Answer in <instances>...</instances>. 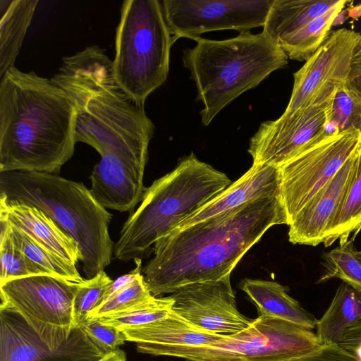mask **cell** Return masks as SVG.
I'll return each instance as SVG.
<instances>
[{
	"instance_id": "cell-26",
	"label": "cell",
	"mask_w": 361,
	"mask_h": 361,
	"mask_svg": "<svg viewBox=\"0 0 361 361\" xmlns=\"http://www.w3.org/2000/svg\"><path fill=\"white\" fill-rule=\"evenodd\" d=\"M361 228V147L353 178L323 242L329 247L337 240H348L350 234Z\"/></svg>"
},
{
	"instance_id": "cell-10",
	"label": "cell",
	"mask_w": 361,
	"mask_h": 361,
	"mask_svg": "<svg viewBox=\"0 0 361 361\" xmlns=\"http://www.w3.org/2000/svg\"><path fill=\"white\" fill-rule=\"evenodd\" d=\"M338 87L328 86L307 106L262 123L250 140L252 164L279 167L314 140L331 135L326 126Z\"/></svg>"
},
{
	"instance_id": "cell-37",
	"label": "cell",
	"mask_w": 361,
	"mask_h": 361,
	"mask_svg": "<svg viewBox=\"0 0 361 361\" xmlns=\"http://www.w3.org/2000/svg\"><path fill=\"white\" fill-rule=\"evenodd\" d=\"M347 81L361 92V49L353 59Z\"/></svg>"
},
{
	"instance_id": "cell-39",
	"label": "cell",
	"mask_w": 361,
	"mask_h": 361,
	"mask_svg": "<svg viewBox=\"0 0 361 361\" xmlns=\"http://www.w3.org/2000/svg\"><path fill=\"white\" fill-rule=\"evenodd\" d=\"M347 351L352 354L357 361H361V342L358 343Z\"/></svg>"
},
{
	"instance_id": "cell-20",
	"label": "cell",
	"mask_w": 361,
	"mask_h": 361,
	"mask_svg": "<svg viewBox=\"0 0 361 361\" xmlns=\"http://www.w3.org/2000/svg\"><path fill=\"white\" fill-rule=\"evenodd\" d=\"M0 217L67 262L75 265L82 260L78 243L37 207L0 196Z\"/></svg>"
},
{
	"instance_id": "cell-4",
	"label": "cell",
	"mask_w": 361,
	"mask_h": 361,
	"mask_svg": "<svg viewBox=\"0 0 361 361\" xmlns=\"http://www.w3.org/2000/svg\"><path fill=\"white\" fill-rule=\"evenodd\" d=\"M0 196L37 207L75 240L87 279L110 264L115 244L109 232L112 214L82 183L52 173L1 172Z\"/></svg>"
},
{
	"instance_id": "cell-15",
	"label": "cell",
	"mask_w": 361,
	"mask_h": 361,
	"mask_svg": "<svg viewBox=\"0 0 361 361\" xmlns=\"http://www.w3.org/2000/svg\"><path fill=\"white\" fill-rule=\"evenodd\" d=\"M361 144L336 173L289 224L293 244L316 246L324 242L353 178Z\"/></svg>"
},
{
	"instance_id": "cell-25",
	"label": "cell",
	"mask_w": 361,
	"mask_h": 361,
	"mask_svg": "<svg viewBox=\"0 0 361 361\" xmlns=\"http://www.w3.org/2000/svg\"><path fill=\"white\" fill-rule=\"evenodd\" d=\"M348 2L347 0H340L329 11L283 37L276 44L288 59L306 61L326 41L331 26Z\"/></svg>"
},
{
	"instance_id": "cell-23",
	"label": "cell",
	"mask_w": 361,
	"mask_h": 361,
	"mask_svg": "<svg viewBox=\"0 0 361 361\" xmlns=\"http://www.w3.org/2000/svg\"><path fill=\"white\" fill-rule=\"evenodd\" d=\"M38 0H0V78L18 55Z\"/></svg>"
},
{
	"instance_id": "cell-5",
	"label": "cell",
	"mask_w": 361,
	"mask_h": 361,
	"mask_svg": "<svg viewBox=\"0 0 361 361\" xmlns=\"http://www.w3.org/2000/svg\"><path fill=\"white\" fill-rule=\"evenodd\" d=\"M231 180L192 152L171 172L146 188L139 207L129 215L114 244V258L142 259L151 245L211 201Z\"/></svg>"
},
{
	"instance_id": "cell-34",
	"label": "cell",
	"mask_w": 361,
	"mask_h": 361,
	"mask_svg": "<svg viewBox=\"0 0 361 361\" xmlns=\"http://www.w3.org/2000/svg\"><path fill=\"white\" fill-rule=\"evenodd\" d=\"M79 328L104 354L118 350V346L127 341L122 331L115 326L104 324L97 319H86Z\"/></svg>"
},
{
	"instance_id": "cell-7",
	"label": "cell",
	"mask_w": 361,
	"mask_h": 361,
	"mask_svg": "<svg viewBox=\"0 0 361 361\" xmlns=\"http://www.w3.org/2000/svg\"><path fill=\"white\" fill-rule=\"evenodd\" d=\"M173 43L161 1L123 2L112 69L116 82L137 104L145 106L166 80Z\"/></svg>"
},
{
	"instance_id": "cell-22",
	"label": "cell",
	"mask_w": 361,
	"mask_h": 361,
	"mask_svg": "<svg viewBox=\"0 0 361 361\" xmlns=\"http://www.w3.org/2000/svg\"><path fill=\"white\" fill-rule=\"evenodd\" d=\"M340 0H274L262 32L276 44L283 37L325 13Z\"/></svg>"
},
{
	"instance_id": "cell-38",
	"label": "cell",
	"mask_w": 361,
	"mask_h": 361,
	"mask_svg": "<svg viewBox=\"0 0 361 361\" xmlns=\"http://www.w3.org/2000/svg\"><path fill=\"white\" fill-rule=\"evenodd\" d=\"M95 361H127L126 353L119 348L106 354Z\"/></svg>"
},
{
	"instance_id": "cell-14",
	"label": "cell",
	"mask_w": 361,
	"mask_h": 361,
	"mask_svg": "<svg viewBox=\"0 0 361 361\" xmlns=\"http://www.w3.org/2000/svg\"><path fill=\"white\" fill-rule=\"evenodd\" d=\"M361 49V34L342 28L331 32L320 48L293 74L294 82L285 113L309 105L321 90L344 83L353 59Z\"/></svg>"
},
{
	"instance_id": "cell-21",
	"label": "cell",
	"mask_w": 361,
	"mask_h": 361,
	"mask_svg": "<svg viewBox=\"0 0 361 361\" xmlns=\"http://www.w3.org/2000/svg\"><path fill=\"white\" fill-rule=\"evenodd\" d=\"M239 287L257 307L259 314L315 329L317 319L288 294L287 287L276 281L247 278L240 282Z\"/></svg>"
},
{
	"instance_id": "cell-11",
	"label": "cell",
	"mask_w": 361,
	"mask_h": 361,
	"mask_svg": "<svg viewBox=\"0 0 361 361\" xmlns=\"http://www.w3.org/2000/svg\"><path fill=\"white\" fill-rule=\"evenodd\" d=\"M78 283L51 275L37 274L0 283V307L18 312L35 329L78 328L73 303Z\"/></svg>"
},
{
	"instance_id": "cell-36",
	"label": "cell",
	"mask_w": 361,
	"mask_h": 361,
	"mask_svg": "<svg viewBox=\"0 0 361 361\" xmlns=\"http://www.w3.org/2000/svg\"><path fill=\"white\" fill-rule=\"evenodd\" d=\"M361 342V322L348 329L339 345L348 350Z\"/></svg>"
},
{
	"instance_id": "cell-1",
	"label": "cell",
	"mask_w": 361,
	"mask_h": 361,
	"mask_svg": "<svg viewBox=\"0 0 361 361\" xmlns=\"http://www.w3.org/2000/svg\"><path fill=\"white\" fill-rule=\"evenodd\" d=\"M289 224L281 197L257 200L159 238L142 274L154 296L231 274L271 226Z\"/></svg>"
},
{
	"instance_id": "cell-30",
	"label": "cell",
	"mask_w": 361,
	"mask_h": 361,
	"mask_svg": "<svg viewBox=\"0 0 361 361\" xmlns=\"http://www.w3.org/2000/svg\"><path fill=\"white\" fill-rule=\"evenodd\" d=\"M0 283L37 274H48L31 261L13 243L8 221L0 217Z\"/></svg>"
},
{
	"instance_id": "cell-40",
	"label": "cell",
	"mask_w": 361,
	"mask_h": 361,
	"mask_svg": "<svg viewBox=\"0 0 361 361\" xmlns=\"http://www.w3.org/2000/svg\"><path fill=\"white\" fill-rule=\"evenodd\" d=\"M348 16L353 19H357L361 17V4L351 7L348 10Z\"/></svg>"
},
{
	"instance_id": "cell-31",
	"label": "cell",
	"mask_w": 361,
	"mask_h": 361,
	"mask_svg": "<svg viewBox=\"0 0 361 361\" xmlns=\"http://www.w3.org/2000/svg\"><path fill=\"white\" fill-rule=\"evenodd\" d=\"M173 302L170 295L163 298L154 296L151 300L123 312L94 319L121 331L136 328L165 318L171 312Z\"/></svg>"
},
{
	"instance_id": "cell-9",
	"label": "cell",
	"mask_w": 361,
	"mask_h": 361,
	"mask_svg": "<svg viewBox=\"0 0 361 361\" xmlns=\"http://www.w3.org/2000/svg\"><path fill=\"white\" fill-rule=\"evenodd\" d=\"M360 144L361 133L357 130L334 133L310 142L279 167L281 200L289 224Z\"/></svg>"
},
{
	"instance_id": "cell-42",
	"label": "cell",
	"mask_w": 361,
	"mask_h": 361,
	"mask_svg": "<svg viewBox=\"0 0 361 361\" xmlns=\"http://www.w3.org/2000/svg\"><path fill=\"white\" fill-rule=\"evenodd\" d=\"M185 361H190V360H185Z\"/></svg>"
},
{
	"instance_id": "cell-29",
	"label": "cell",
	"mask_w": 361,
	"mask_h": 361,
	"mask_svg": "<svg viewBox=\"0 0 361 361\" xmlns=\"http://www.w3.org/2000/svg\"><path fill=\"white\" fill-rule=\"evenodd\" d=\"M326 130L331 133L348 130L361 133V92L347 80L334 92Z\"/></svg>"
},
{
	"instance_id": "cell-13",
	"label": "cell",
	"mask_w": 361,
	"mask_h": 361,
	"mask_svg": "<svg viewBox=\"0 0 361 361\" xmlns=\"http://www.w3.org/2000/svg\"><path fill=\"white\" fill-rule=\"evenodd\" d=\"M170 296L174 301V312L214 334H235L247 329L252 321L237 308L231 274L218 280L185 285Z\"/></svg>"
},
{
	"instance_id": "cell-2",
	"label": "cell",
	"mask_w": 361,
	"mask_h": 361,
	"mask_svg": "<svg viewBox=\"0 0 361 361\" xmlns=\"http://www.w3.org/2000/svg\"><path fill=\"white\" fill-rule=\"evenodd\" d=\"M0 78V173L58 175L76 143L71 99L51 79L15 66Z\"/></svg>"
},
{
	"instance_id": "cell-3",
	"label": "cell",
	"mask_w": 361,
	"mask_h": 361,
	"mask_svg": "<svg viewBox=\"0 0 361 361\" xmlns=\"http://www.w3.org/2000/svg\"><path fill=\"white\" fill-rule=\"evenodd\" d=\"M62 61L51 80L75 108V142L89 145L101 157L114 154L145 166L155 126L144 106L116 82L104 50L88 46Z\"/></svg>"
},
{
	"instance_id": "cell-17",
	"label": "cell",
	"mask_w": 361,
	"mask_h": 361,
	"mask_svg": "<svg viewBox=\"0 0 361 361\" xmlns=\"http://www.w3.org/2000/svg\"><path fill=\"white\" fill-rule=\"evenodd\" d=\"M73 331H37L16 311L0 307V361H44L60 351Z\"/></svg>"
},
{
	"instance_id": "cell-16",
	"label": "cell",
	"mask_w": 361,
	"mask_h": 361,
	"mask_svg": "<svg viewBox=\"0 0 361 361\" xmlns=\"http://www.w3.org/2000/svg\"><path fill=\"white\" fill-rule=\"evenodd\" d=\"M145 166L114 154L101 157L90 177V191L106 209L133 212L142 201Z\"/></svg>"
},
{
	"instance_id": "cell-19",
	"label": "cell",
	"mask_w": 361,
	"mask_h": 361,
	"mask_svg": "<svg viewBox=\"0 0 361 361\" xmlns=\"http://www.w3.org/2000/svg\"><path fill=\"white\" fill-rule=\"evenodd\" d=\"M122 331L127 341L136 343L138 353L153 355L172 348L208 345L224 336L194 326L172 309L164 319Z\"/></svg>"
},
{
	"instance_id": "cell-6",
	"label": "cell",
	"mask_w": 361,
	"mask_h": 361,
	"mask_svg": "<svg viewBox=\"0 0 361 361\" xmlns=\"http://www.w3.org/2000/svg\"><path fill=\"white\" fill-rule=\"evenodd\" d=\"M195 41L193 48L183 51V61L203 104L200 116L205 126L235 99L288 64L285 52L262 32Z\"/></svg>"
},
{
	"instance_id": "cell-33",
	"label": "cell",
	"mask_w": 361,
	"mask_h": 361,
	"mask_svg": "<svg viewBox=\"0 0 361 361\" xmlns=\"http://www.w3.org/2000/svg\"><path fill=\"white\" fill-rule=\"evenodd\" d=\"M112 282L113 280L106 273L101 271L94 277L85 279L79 284L73 303L75 322L78 327L87 319L89 312L99 305Z\"/></svg>"
},
{
	"instance_id": "cell-12",
	"label": "cell",
	"mask_w": 361,
	"mask_h": 361,
	"mask_svg": "<svg viewBox=\"0 0 361 361\" xmlns=\"http://www.w3.org/2000/svg\"><path fill=\"white\" fill-rule=\"evenodd\" d=\"M274 0H163L164 18L173 42L196 39L205 32L240 33L263 27Z\"/></svg>"
},
{
	"instance_id": "cell-28",
	"label": "cell",
	"mask_w": 361,
	"mask_h": 361,
	"mask_svg": "<svg viewBox=\"0 0 361 361\" xmlns=\"http://www.w3.org/2000/svg\"><path fill=\"white\" fill-rule=\"evenodd\" d=\"M353 239L322 255L324 271L317 283L338 279L361 295V264L355 255Z\"/></svg>"
},
{
	"instance_id": "cell-27",
	"label": "cell",
	"mask_w": 361,
	"mask_h": 361,
	"mask_svg": "<svg viewBox=\"0 0 361 361\" xmlns=\"http://www.w3.org/2000/svg\"><path fill=\"white\" fill-rule=\"evenodd\" d=\"M8 224L10 235L15 245L47 274L78 283L84 281L85 279L75 264L54 253L8 221Z\"/></svg>"
},
{
	"instance_id": "cell-35",
	"label": "cell",
	"mask_w": 361,
	"mask_h": 361,
	"mask_svg": "<svg viewBox=\"0 0 361 361\" xmlns=\"http://www.w3.org/2000/svg\"><path fill=\"white\" fill-rule=\"evenodd\" d=\"M286 361H357L348 351L337 344H322L314 350Z\"/></svg>"
},
{
	"instance_id": "cell-32",
	"label": "cell",
	"mask_w": 361,
	"mask_h": 361,
	"mask_svg": "<svg viewBox=\"0 0 361 361\" xmlns=\"http://www.w3.org/2000/svg\"><path fill=\"white\" fill-rule=\"evenodd\" d=\"M153 297L142 272L131 284L90 311L87 319H99L123 312Z\"/></svg>"
},
{
	"instance_id": "cell-18",
	"label": "cell",
	"mask_w": 361,
	"mask_h": 361,
	"mask_svg": "<svg viewBox=\"0 0 361 361\" xmlns=\"http://www.w3.org/2000/svg\"><path fill=\"white\" fill-rule=\"evenodd\" d=\"M274 197H281V180L279 167L252 164L240 178L181 221L175 229L185 228L222 215L250 202Z\"/></svg>"
},
{
	"instance_id": "cell-41",
	"label": "cell",
	"mask_w": 361,
	"mask_h": 361,
	"mask_svg": "<svg viewBox=\"0 0 361 361\" xmlns=\"http://www.w3.org/2000/svg\"><path fill=\"white\" fill-rule=\"evenodd\" d=\"M355 257L356 259H357V261L360 263L361 264V251H358L355 249Z\"/></svg>"
},
{
	"instance_id": "cell-24",
	"label": "cell",
	"mask_w": 361,
	"mask_h": 361,
	"mask_svg": "<svg viewBox=\"0 0 361 361\" xmlns=\"http://www.w3.org/2000/svg\"><path fill=\"white\" fill-rule=\"evenodd\" d=\"M361 322V295L345 283L337 288L331 302L316 324L322 344L339 345L344 332Z\"/></svg>"
},
{
	"instance_id": "cell-8",
	"label": "cell",
	"mask_w": 361,
	"mask_h": 361,
	"mask_svg": "<svg viewBox=\"0 0 361 361\" xmlns=\"http://www.w3.org/2000/svg\"><path fill=\"white\" fill-rule=\"evenodd\" d=\"M322 345L315 333L290 322L259 314L245 329L202 346H183L159 355L190 361H286Z\"/></svg>"
}]
</instances>
